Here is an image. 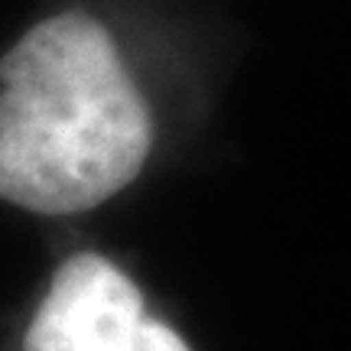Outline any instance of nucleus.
I'll use <instances>...</instances> for the list:
<instances>
[{"label": "nucleus", "mask_w": 351, "mask_h": 351, "mask_svg": "<svg viewBox=\"0 0 351 351\" xmlns=\"http://www.w3.org/2000/svg\"><path fill=\"white\" fill-rule=\"evenodd\" d=\"M23 351H192L147 315L130 276L104 254H72L26 326Z\"/></svg>", "instance_id": "f03ea898"}, {"label": "nucleus", "mask_w": 351, "mask_h": 351, "mask_svg": "<svg viewBox=\"0 0 351 351\" xmlns=\"http://www.w3.org/2000/svg\"><path fill=\"white\" fill-rule=\"evenodd\" d=\"M0 199L78 215L114 199L153 150L150 108L114 36L82 10L39 20L0 59Z\"/></svg>", "instance_id": "f257e3e1"}]
</instances>
